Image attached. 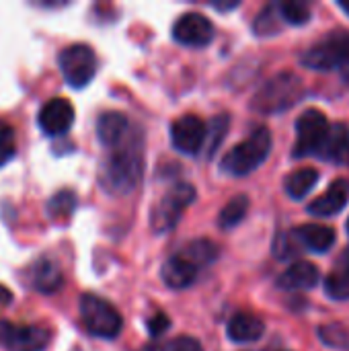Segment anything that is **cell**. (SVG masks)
Returning a JSON list of instances; mask_svg holds the SVG:
<instances>
[{
	"label": "cell",
	"mask_w": 349,
	"mask_h": 351,
	"mask_svg": "<svg viewBox=\"0 0 349 351\" xmlns=\"http://www.w3.org/2000/svg\"><path fill=\"white\" fill-rule=\"evenodd\" d=\"M142 148L134 140L119 144L111 150L107 160L101 167V187L111 195L132 193L142 177Z\"/></svg>",
	"instance_id": "cell-1"
},
{
	"label": "cell",
	"mask_w": 349,
	"mask_h": 351,
	"mask_svg": "<svg viewBox=\"0 0 349 351\" xmlns=\"http://www.w3.org/2000/svg\"><path fill=\"white\" fill-rule=\"evenodd\" d=\"M304 97L302 80L292 72H282L269 78L253 97L251 107L259 113L274 115L292 109Z\"/></svg>",
	"instance_id": "cell-2"
},
{
	"label": "cell",
	"mask_w": 349,
	"mask_h": 351,
	"mask_svg": "<svg viewBox=\"0 0 349 351\" xmlns=\"http://www.w3.org/2000/svg\"><path fill=\"white\" fill-rule=\"evenodd\" d=\"M272 152V134L267 128H257L247 140L237 144L224 158L222 171L234 177L253 173Z\"/></svg>",
	"instance_id": "cell-3"
},
{
	"label": "cell",
	"mask_w": 349,
	"mask_h": 351,
	"mask_svg": "<svg viewBox=\"0 0 349 351\" xmlns=\"http://www.w3.org/2000/svg\"><path fill=\"white\" fill-rule=\"evenodd\" d=\"M80 317L88 333L101 339H115L123 327V319L117 308L95 294H84L80 298Z\"/></svg>",
	"instance_id": "cell-4"
},
{
	"label": "cell",
	"mask_w": 349,
	"mask_h": 351,
	"mask_svg": "<svg viewBox=\"0 0 349 351\" xmlns=\"http://www.w3.org/2000/svg\"><path fill=\"white\" fill-rule=\"evenodd\" d=\"M193 199H195V189L189 183H177V185H173L158 199V204L152 208V214H150L152 228L158 234L173 230L177 226V222L181 220L183 212L193 204Z\"/></svg>",
	"instance_id": "cell-5"
},
{
	"label": "cell",
	"mask_w": 349,
	"mask_h": 351,
	"mask_svg": "<svg viewBox=\"0 0 349 351\" xmlns=\"http://www.w3.org/2000/svg\"><path fill=\"white\" fill-rule=\"evenodd\" d=\"M58 66L72 88H84L97 74V56L91 45L72 43L60 51Z\"/></svg>",
	"instance_id": "cell-6"
},
{
	"label": "cell",
	"mask_w": 349,
	"mask_h": 351,
	"mask_svg": "<svg viewBox=\"0 0 349 351\" xmlns=\"http://www.w3.org/2000/svg\"><path fill=\"white\" fill-rule=\"evenodd\" d=\"M302 64L315 70L349 68V35L333 33L321 39L302 56Z\"/></svg>",
	"instance_id": "cell-7"
},
{
	"label": "cell",
	"mask_w": 349,
	"mask_h": 351,
	"mask_svg": "<svg viewBox=\"0 0 349 351\" xmlns=\"http://www.w3.org/2000/svg\"><path fill=\"white\" fill-rule=\"evenodd\" d=\"M49 341L51 331L43 325L0 321V346L4 351H43Z\"/></svg>",
	"instance_id": "cell-8"
},
{
	"label": "cell",
	"mask_w": 349,
	"mask_h": 351,
	"mask_svg": "<svg viewBox=\"0 0 349 351\" xmlns=\"http://www.w3.org/2000/svg\"><path fill=\"white\" fill-rule=\"evenodd\" d=\"M329 121L327 117L317 111V109H309L304 111L298 121H296V144H294V156H311V154H319L327 136H329Z\"/></svg>",
	"instance_id": "cell-9"
},
{
	"label": "cell",
	"mask_w": 349,
	"mask_h": 351,
	"mask_svg": "<svg viewBox=\"0 0 349 351\" xmlns=\"http://www.w3.org/2000/svg\"><path fill=\"white\" fill-rule=\"evenodd\" d=\"M72 123H74V107L64 97H51L41 105L37 113V125L49 138L66 134L72 128Z\"/></svg>",
	"instance_id": "cell-10"
},
{
	"label": "cell",
	"mask_w": 349,
	"mask_h": 351,
	"mask_svg": "<svg viewBox=\"0 0 349 351\" xmlns=\"http://www.w3.org/2000/svg\"><path fill=\"white\" fill-rule=\"evenodd\" d=\"M173 146L183 154H197L208 140V125L197 115H183L171 125Z\"/></svg>",
	"instance_id": "cell-11"
},
{
	"label": "cell",
	"mask_w": 349,
	"mask_h": 351,
	"mask_svg": "<svg viewBox=\"0 0 349 351\" xmlns=\"http://www.w3.org/2000/svg\"><path fill=\"white\" fill-rule=\"evenodd\" d=\"M173 37L189 47H204L214 39V25L200 12H185L173 27Z\"/></svg>",
	"instance_id": "cell-12"
},
{
	"label": "cell",
	"mask_w": 349,
	"mask_h": 351,
	"mask_svg": "<svg viewBox=\"0 0 349 351\" xmlns=\"http://www.w3.org/2000/svg\"><path fill=\"white\" fill-rule=\"evenodd\" d=\"M29 282L39 294H56L64 286V276L53 259L39 257L29 269Z\"/></svg>",
	"instance_id": "cell-13"
},
{
	"label": "cell",
	"mask_w": 349,
	"mask_h": 351,
	"mask_svg": "<svg viewBox=\"0 0 349 351\" xmlns=\"http://www.w3.org/2000/svg\"><path fill=\"white\" fill-rule=\"evenodd\" d=\"M349 202V181L348 179H337L321 197H317L313 204H309V212L315 216H335L339 214Z\"/></svg>",
	"instance_id": "cell-14"
},
{
	"label": "cell",
	"mask_w": 349,
	"mask_h": 351,
	"mask_svg": "<svg viewBox=\"0 0 349 351\" xmlns=\"http://www.w3.org/2000/svg\"><path fill=\"white\" fill-rule=\"evenodd\" d=\"M128 134H130V121L119 111H107L97 121V136H99L101 144L111 150L117 148L119 144H123Z\"/></svg>",
	"instance_id": "cell-15"
},
{
	"label": "cell",
	"mask_w": 349,
	"mask_h": 351,
	"mask_svg": "<svg viewBox=\"0 0 349 351\" xmlns=\"http://www.w3.org/2000/svg\"><path fill=\"white\" fill-rule=\"evenodd\" d=\"M323 160L339 167H349V128L346 123H333L329 136L319 152Z\"/></svg>",
	"instance_id": "cell-16"
},
{
	"label": "cell",
	"mask_w": 349,
	"mask_h": 351,
	"mask_svg": "<svg viewBox=\"0 0 349 351\" xmlns=\"http://www.w3.org/2000/svg\"><path fill=\"white\" fill-rule=\"evenodd\" d=\"M197 271L200 267H195L181 253H177L171 259H167V263L163 265V282L173 290H183L195 282Z\"/></svg>",
	"instance_id": "cell-17"
},
{
	"label": "cell",
	"mask_w": 349,
	"mask_h": 351,
	"mask_svg": "<svg viewBox=\"0 0 349 351\" xmlns=\"http://www.w3.org/2000/svg\"><path fill=\"white\" fill-rule=\"evenodd\" d=\"M319 282V267L309 263V261H298L290 265L280 278L278 286L290 292H300V290H311Z\"/></svg>",
	"instance_id": "cell-18"
},
{
	"label": "cell",
	"mask_w": 349,
	"mask_h": 351,
	"mask_svg": "<svg viewBox=\"0 0 349 351\" xmlns=\"http://www.w3.org/2000/svg\"><path fill=\"white\" fill-rule=\"evenodd\" d=\"M265 333V325L257 315L239 313L228 321V337L234 343H251L261 339Z\"/></svg>",
	"instance_id": "cell-19"
},
{
	"label": "cell",
	"mask_w": 349,
	"mask_h": 351,
	"mask_svg": "<svg viewBox=\"0 0 349 351\" xmlns=\"http://www.w3.org/2000/svg\"><path fill=\"white\" fill-rule=\"evenodd\" d=\"M294 239L298 245H302L309 251L325 253L335 243V230L329 226H321V224H304L294 230Z\"/></svg>",
	"instance_id": "cell-20"
},
{
	"label": "cell",
	"mask_w": 349,
	"mask_h": 351,
	"mask_svg": "<svg viewBox=\"0 0 349 351\" xmlns=\"http://www.w3.org/2000/svg\"><path fill=\"white\" fill-rule=\"evenodd\" d=\"M317 181H319V173L315 169H311V167L298 169V171H294L286 179V191H288L290 197L302 199V197H306L313 191V187L317 185Z\"/></svg>",
	"instance_id": "cell-21"
},
{
	"label": "cell",
	"mask_w": 349,
	"mask_h": 351,
	"mask_svg": "<svg viewBox=\"0 0 349 351\" xmlns=\"http://www.w3.org/2000/svg\"><path fill=\"white\" fill-rule=\"evenodd\" d=\"M325 292L333 300H349V259L339 261L325 280Z\"/></svg>",
	"instance_id": "cell-22"
},
{
	"label": "cell",
	"mask_w": 349,
	"mask_h": 351,
	"mask_svg": "<svg viewBox=\"0 0 349 351\" xmlns=\"http://www.w3.org/2000/svg\"><path fill=\"white\" fill-rule=\"evenodd\" d=\"M181 255H183L185 259H189L195 267L202 269V267L210 265V263L218 257V247H216L212 241H206V239H202V241H191L189 245L183 247Z\"/></svg>",
	"instance_id": "cell-23"
},
{
	"label": "cell",
	"mask_w": 349,
	"mask_h": 351,
	"mask_svg": "<svg viewBox=\"0 0 349 351\" xmlns=\"http://www.w3.org/2000/svg\"><path fill=\"white\" fill-rule=\"evenodd\" d=\"M249 212V197L245 195H237L232 197L220 212V218H218V224L220 228L228 230V228H234L237 224L243 222V218L247 216Z\"/></svg>",
	"instance_id": "cell-24"
},
{
	"label": "cell",
	"mask_w": 349,
	"mask_h": 351,
	"mask_svg": "<svg viewBox=\"0 0 349 351\" xmlns=\"http://www.w3.org/2000/svg\"><path fill=\"white\" fill-rule=\"evenodd\" d=\"M76 208V195L70 189H62L47 202V212L51 218H68Z\"/></svg>",
	"instance_id": "cell-25"
},
{
	"label": "cell",
	"mask_w": 349,
	"mask_h": 351,
	"mask_svg": "<svg viewBox=\"0 0 349 351\" xmlns=\"http://www.w3.org/2000/svg\"><path fill=\"white\" fill-rule=\"evenodd\" d=\"M230 128V117L228 115H216L210 125H208V140H206V148H208V156H214V152L218 150V146L222 144L226 132Z\"/></svg>",
	"instance_id": "cell-26"
},
{
	"label": "cell",
	"mask_w": 349,
	"mask_h": 351,
	"mask_svg": "<svg viewBox=\"0 0 349 351\" xmlns=\"http://www.w3.org/2000/svg\"><path fill=\"white\" fill-rule=\"evenodd\" d=\"M280 14L286 23L290 25H304L311 21V8L309 4L304 2H298V0H288V2H282L280 6Z\"/></svg>",
	"instance_id": "cell-27"
},
{
	"label": "cell",
	"mask_w": 349,
	"mask_h": 351,
	"mask_svg": "<svg viewBox=\"0 0 349 351\" xmlns=\"http://www.w3.org/2000/svg\"><path fill=\"white\" fill-rule=\"evenodd\" d=\"M16 154V134L10 123L0 119V167H4Z\"/></svg>",
	"instance_id": "cell-28"
},
{
	"label": "cell",
	"mask_w": 349,
	"mask_h": 351,
	"mask_svg": "<svg viewBox=\"0 0 349 351\" xmlns=\"http://www.w3.org/2000/svg\"><path fill=\"white\" fill-rule=\"evenodd\" d=\"M280 8L276 12V6H267L259 12L257 21H255V31L257 35H274L280 29Z\"/></svg>",
	"instance_id": "cell-29"
},
{
	"label": "cell",
	"mask_w": 349,
	"mask_h": 351,
	"mask_svg": "<svg viewBox=\"0 0 349 351\" xmlns=\"http://www.w3.org/2000/svg\"><path fill=\"white\" fill-rule=\"evenodd\" d=\"M321 339L333 348H346L349 343V331L341 325H325L321 327Z\"/></svg>",
	"instance_id": "cell-30"
},
{
	"label": "cell",
	"mask_w": 349,
	"mask_h": 351,
	"mask_svg": "<svg viewBox=\"0 0 349 351\" xmlns=\"http://www.w3.org/2000/svg\"><path fill=\"white\" fill-rule=\"evenodd\" d=\"M165 351H204V348L193 337H177L165 348Z\"/></svg>",
	"instance_id": "cell-31"
},
{
	"label": "cell",
	"mask_w": 349,
	"mask_h": 351,
	"mask_svg": "<svg viewBox=\"0 0 349 351\" xmlns=\"http://www.w3.org/2000/svg\"><path fill=\"white\" fill-rule=\"evenodd\" d=\"M169 325H171V321H169L165 315H154V317L148 321V333H150L152 337H158V335H163V333L169 329Z\"/></svg>",
	"instance_id": "cell-32"
},
{
	"label": "cell",
	"mask_w": 349,
	"mask_h": 351,
	"mask_svg": "<svg viewBox=\"0 0 349 351\" xmlns=\"http://www.w3.org/2000/svg\"><path fill=\"white\" fill-rule=\"evenodd\" d=\"M12 302V292L10 290H6L2 284H0V304L2 306H6V304H10Z\"/></svg>",
	"instance_id": "cell-33"
},
{
	"label": "cell",
	"mask_w": 349,
	"mask_h": 351,
	"mask_svg": "<svg viewBox=\"0 0 349 351\" xmlns=\"http://www.w3.org/2000/svg\"><path fill=\"white\" fill-rule=\"evenodd\" d=\"M237 6H239V2H228V4L216 2V4H214V8H218V10H232V8H237Z\"/></svg>",
	"instance_id": "cell-34"
},
{
	"label": "cell",
	"mask_w": 349,
	"mask_h": 351,
	"mask_svg": "<svg viewBox=\"0 0 349 351\" xmlns=\"http://www.w3.org/2000/svg\"><path fill=\"white\" fill-rule=\"evenodd\" d=\"M339 8H344V10H346V12L349 14V4H348V2H339Z\"/></svg>",
	"instance_id": "cell-35"
},
{
	"label": "cell",
	"mask_w": 349,
	"mask_h": 351,
	"mask_svg": "<svg viewBox=\"0 0 349 351\" xmlns=\"http://www.w3.org/2000/svg\"><path fill=\"white\" fill-rule=\"evenodd\" d=\"M346 228H348V232H349V220H348V224H346Z\"/></svg>",
	"instance_id": "cell-36"
}]
</instances>
